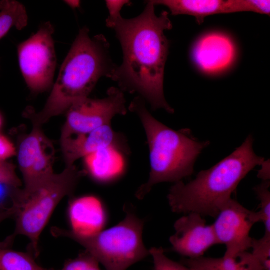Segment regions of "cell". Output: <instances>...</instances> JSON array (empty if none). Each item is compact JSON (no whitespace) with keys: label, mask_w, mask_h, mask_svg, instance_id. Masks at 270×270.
<instances>
[{"label":"cell","mask_w":270,"mask_h":270,"mask_svg":"<svg viewBox=\"0 0 270 270\" xmlns=\"http://www.w3.org/2000/svg\"><path fill=\"white\" fill-rule=\"evenodd\" d=\"M54 28L49 22L19 44L20 68L26 83L34 93L44 92L53 84L56 57L52 35Z\"/></svg>","instance_id":"7"},{"label":"cell","mask_w":270,"mask_h":270,"mask_svg":"<svg viewBox=\"0 0 270 270\" xmlns=\"http://www.w3.org/2000/svg\"><path fill=\"white\" fill-rule=\"evenodd\" d=\"M99 262L86 252L66 263L61 270H100Z\"/></svg>","instance_id":"23"},{"label":"cell","mask_w":270,"mask_h":270,"mask_svg":"<svg viewBox=\"0 0 270 270\" xmlns=\"http://www.w3.org/2000/svg\"><path fill=\"white\" fill-rule=\"evenodd\" d=\"M106 7L109 12V16L106 20V26L114 28L118 20L122 17L120 11L124 6L130 5L131 2L126 0H106Z\"/></svg>","instance_id":"24"},{"label":"cell","mask_w":270,"mask_h":270,"mask_svg":"<svg viewBox=\"0 0 270 270\" xmlns=\"http://www.w3.org/2000/svg\"><path fill=\"white\" fill-rule=\"evenodd\" d=\"M2 118L0 114V128L1 126H2Z\"/></svg>","instance_id":"29"},{"label":"cell","mask_w":270,"mask_h":270,"mask_svg":"<svg viewBox=\"0 0 270 270\" xmlns=\"http://www.w3.org/2000/svg\"><path fill=\"white\" fill-rule=\"evenodd\" d=\"M66 2L73 8L79 7L80 4V1L79 0H66Z\"/></svg>","instance_id":"28"},{"label":"cell","mask_w":270,"mask_h":270,"mask_svg":"<svg viewBox=\"0 0 270 270\" xmlns=\"http://www.w3.org/2000/svg\"><path fill=\"white\" fill-rule=\"evenodd\" d=\"M126 216L116 225L88 236L54 227L52 234L70 238L82 246L86 252L106 270H126L150 255L143 242L144 222L131 208H125Z\"/></svg>","instance_id":"6"},{"label":"cell","mask_w":270,"mask_h":270,"mask_svg":"<svg viewBox=\"0 0 270 270\" xmlns=\"http://www.w3.org/2000/svg\"><path fill=\"white\" fill-rule=\"evenodd\" d=\"M151 2L154 6H166L174 16H192L199 24L210 16L252 12L250 0H153Z\"/></svg>","instance_id":"13"},{"label":"cell","mask_w":270,"mask_h":270,"mask_svg":"<svg viewBox=\"0 0 270 270\" xmlns=\"http://www.w3.org/2000/svg\"><path fill=\"white\" fill-rule=\"evenodd\" d=\"M270 180H262L254 188V190L260 201V210L257 212L260 222H262L265 228L264 233L270 234Z\"/></svg>","instance_id":"20"},{"label":"cell","mask_w":270,"mask_h":270,"mask_svg":"<svg viewBox=\"0 0 270 270\" xmlns=\"http://www.w3.org/2000/svg\"><path fill=\"white\" fill-rule=\"evenodd\" d=\"M28 22L26 9L21 3L14 0L0 1V40L12 28L22 30Z\"/></svg>","instance_id":"18"},{"label":"cell","mask_w":270,"mask_h":270,"mask_svg":"<svg viewBox=\"0 0 270 270\" xmlns=\"http://www.w3.org/2000/svg\"><path fill=\"white\" fill-rule=\"evenodd\" d=\"M60 144L66 166L106 148H114L122 153L128 150L124 138L114 131L110 124L86 134L61 136Z\"/></svg>","instance_id":"12"},{"label":"cell","mask_w":270,"mask_h":270,"mask_svg":"<svg viewBox=\"0 0 270 270\" xmlns=\"http://www.w3.org/2000/svg\"><path fill=\"white\" fill-rule=\"evenodd\" d=\"M16 210L14 206H6L0 203V224L8 218H14Z\"/></svg>","instance_id":"26"},{"label":"cell","mask_w":270,"mask_h":270,"mask_svg":"<svg viewBox=\"0 0 270 270\" xmlns=\"http://www.w3.org/2000/svg\"><path fill=\"white\" fill-rule=\"evenodd\" d=\"M234 50L231 42L220 34H211L200 40L194 57L200 67L207 72L220 70L232 62Z\"/></svg>","instance_id":"15"},{"label":"cell","mask_w":270,"mask_h":270,"mask_svg":"<svg viewBox=\"0 0 270 270\" xmlns=\"http://www.w3.org/2000/svg\"><path fill=\"white\" fill-rule=\"evenodd\" d=\"M145 102L139 96L129 106L142 124L150 150V176L136 193L138 200L143 199L158 184H175L191 176L196 159L210 144L209 141L198 140L188 128L174 130L160 122L148 111Z\"/></svg>","instance_id":"4"},{"label":"cell","mask_w":270,"mask_h":270,"mask_svg":"<svg viewBox=\"0 0 270 270\" xmlns=\"http://www.w3.org/2000/svg\"><path fill=\"white\" fill-rule=\"evenodd\" d=\"M117 66L112 60L110 44L102 34L92 38L81 29L62 64L50 96L42 110H28L24 114L33 126H40L88 98L99 80L112 79Z\"/></svg>","instance_id":"2"},{"label":"cell","mask_w":270,"mask_h":270,"mask_svg":"<svg viewBox=\"0 0 270 270\" xmlns=\"http://www.w3.org/2000/svg\"><path fill=\"white\" fill-rule=\"evenodd\" d=\"M68 216L72 227L76 234L88 236L102 230L107 222V214L100 200L94 196H84L70 204Z\"/></svg>","instance_id":"14"},{"label":"cell","mask_w":270,"mask_h":270,"mask_svg":"<svg viewBox=\"0 0 270 270\" xmlns=\"http://www.w3.org/2000/svg\"><path fill=\"white\" fill-rule=\"evenodd\" d=\"M182 264L192 270H265L248 251L233 258L203 256L196 258H186Z\"/></svg>","instance_id":"17"},{"label":"cell","mask_w":270,"mask_h":270,"mask_svg":"<svg viewBox=\"0 0 270 270\" xmlns=\"http://www.w3.org/2000/svg\"><path fill=\"white\" fill-rule=\"evenodd\" d=\"M32 252L0 246V270H48L39 266Z\"/></svg>","instance_id":"19"},{"label":"cell","mask_w":270,"mask_h":270,"mask_svg":"<svg viewBox=\"0 0 270 270\" xmlns=\"http://www.w3.org/2000/svg\"><path fill=\"white\" fill-rule=\"evenodd\" d=\"M84 172L74 165L66 166L60 173L54 174L44 184L26 195L19 188H12V206L16 208L14 232L0 242V246L8 248L18 236L26 237L30 242V252L39 254L40 236L52 213L60 201L73 194Z\"/></svg>","instance_id":"5"},{"label":"cell","mask_w":270,"mask_h":270,"mask_svg":"<svg viewBox=\"0 0 270 270\" xmlns=\"http://www.w3.org/2000/svg\"><path fill=\"white\" fill-rule=\"evenodd\" d=\"M151 0L138 16L120 17L114 28L123 53L112 80L123 92H137L153 110L162 108L170 114L174 110L166 102L164 82L169 42L164 32L172 28L166 11L156 15Z\"/></svg>","instance_id":"1"},{"label":"cell","mask_w":270,"mask_h":270,"mask_svg":"<svg viewBox=\"0 0 270 270\" xmlns=\"http://www.w3.org/2000/svg\"><path fill=\"white\" fill-rule=\"evenodd\" d=\"M252 254L265 270H270V234L264 233L260 239L252 238Z\"/></svg>","instance_id":"21"},{"label":"cell","mask_w":270,"mask_h":270,"mask_svg":"<svg viewBox=\"0 0 270 270\" xmlns=\"http://www.w3.org/2000/svg\"><path fill=\"white\" fill-rule=\"evenodd\" d=\"M254 141L250 134L232 154L211 168L199 172L193 180L186 184L182 181L175 183L168 195L172 210L216 218L232 198L240 182L264 162V158L255 154Z\"/></svg>","instance_id":"3"},{"label":"cell","mask_w":270,"mask_h":270,"mask_svg":"<svg viewBox=\"0 0 270 270\" xmlns=\"http://www.w3.org/2000/svg\"><path fill=\"white\" fill-rule=\"evenodd\" d=\"M122 153L114 148H108L88 156L84 158L86 170L98 182L114 181L122 174Z\"/></svg>","instance_id":"16"},{"label":"cell","mask_w":270,"mask_h":270,"mask_svg":"<svg viewBox=\"0 0 270 270\" xmlns=\"http://www.w3.org/2000/svg\"><path fill=\"white\" fill-rule=\"evenodd\" d=\"M16 154L13 144L6 137L0 134V160H6Z\"/></svg>","instance_id":"25"},{"label":"cell","mask_w":270,"mask_h":270,"mask_svg":"<svg viewBox=\"0 0 270 270\" xmlns=\"http://www.w3.org/2000/svg\"><path fill=\"white\" fill-rule=\"evenodd\" d=\"M262 168L258 171V176L262 180H270V163L264 161L261 165Z\"/></svg>","instance_id":"27"},{"label":"cell","mask_w":270,"mask_h":270,"mask_svg":"<svg viewBox=\"0 0 270 270\" xmlns=\"http://www.w3.org/2000/svg\"><path fill=\"white\" fill-rule=\"evenodd\" d=\"M212 224L218 244L226 246V258H235L250 249L253 226L260 222L257 212L249 210L232 198Z\"/></svg>","instance_id":"10"},{"label":"cell","mask_w":270,"mask_h":270,"mask_svg":"<svg viewBox=\"0 0 270 270\" xmlns=\"http://www.w3.org/2000/svg\"><path fill=\"white\" fill-rule=\"evenodd\" d=\"M126 102L123 92L114 87L108 90L104 98H87L77 102L66 112L61 136L86 134L110 124L116 116L126 114Z\"/></svg>","instance_id":"8"},{"label":"cell","mask_w":270,"mask_h":270,"mask_svg":"<svg viewBox=\"0 0 270 270\" xmlns=\"http://www.w3.org/2000/svg\"><path fill=\"white\" fill-rule=\"evenodd\" d=\"M54 156V145L42 127L33 126L18 147V160L24 184L18 188L21 194L34 192L52 176Z\"/></svg>","instance_id":"9"},{"label":"cell","mask_w":270,"mask_h":270,"mask_svg":"<svg viewBox=\"0 0 270 270\" xmlns=\"http://www.w3.org/2000/svg\"><path fill=\"white\" fill-rule=\"evenodd\" d=\"M175 233L170 238L172 250L186 258H196L218 244L212 224L208 225L201 215L190 212L178 219Z\"/></svg>","instance_id":"11"},{"label":"cell","mask_w":270,"mask_h":270,"mask_svg":"<svg viewBox=\"0 0 270 270\" xmlns=\"http://www.w3.org/2000/svg\"><path fill=\"white\" fill-rule=\"evenodd\" d=\"M149 252L153 258L154 270H192L184 264L169 258L162 248H152Z\"/></svg>","instance_id":"22"}]
</instances>
